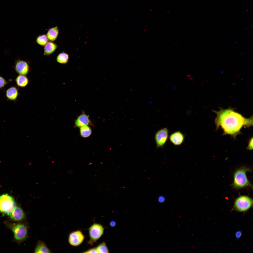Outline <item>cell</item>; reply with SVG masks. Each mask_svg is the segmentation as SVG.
I'll use <instances>...</instances> for the list:
<instances>
[{"label": "cell", "instance_id": "obj_1", "mask_svg": "<svg viewBox=\"0 0 253 253\" xmlns=\"http://www.w3.org/2000/svg\"><path fill=\"white\" fill-rule=\"evenodd\" d=\"M216 115L215 123L216 130L220 127L223 130L222 135H229L234 139L242 134L241 130L243 127H249L253 126V116L246 118L235 112L231 108L227 109L221 108L219 111H213Z\"/></svg>", "mask_w": 253, "mask_h": 253}, {"label": "cell", "instance_id": "obj_2", "mask_svg": "<svg viewBox=\"0 0 253 253\" xmlns=\"http://www.w3.org/2000/svg\"><path fill=\"white\" fill-rule=\"evenodd\" d=\"M249 167L243 166L238 169L235 172L234 175L233 187L238 189L246 187H252V186L248 180L246 173L247 171H251Z\"/></svg>", "mask_w": 253, "mask_h": 253}, {"label": "cell", "instance_id": "obj_3", "mask_svg": "<svg viewBox=\"0 0 253 253\" xmlns=\"http://www.w3.org/2000/svg\"><path fill=\"white\" fill-rule=\"evenodd\" d=\"M16 206L14 199L11 196L7 193L0 196V212L2 213L9 216Z\"/></svg>", "mask_w": 253, "mask_h": 253}, {"label": "cell", "instance_id": "obj_4", "mask_svg": "<svg viewBox=\"0 0 253 253\" xmlns=\"http://www.w3.org/2000/svg\"><path fill=\"white\" fill-rule=\"evenodd\" d=\"M253 204V199L247 196H240L235 200L232 210L245 212L252 207Z\"/></svg>", "mask_w": 253, "mask_h": 253}, {"label": "cell", "instance_id": "obj_5", "mask_svg": "<svg viewBox=\"0 0 253 253\" xmlns=\"http://www.w3.org/2000/svg\"><path fill=\"white\" fill-rule=\"evenodd\" d=\"M104 228L101 224L94 223L88 229L89 240L88 244L93 246L103 234Z\"/></svg>", "mask_w": 253, "mask_h": 253}, {"label": "cell", "instance_id": "obj_6", "mask_svg": "<svg viewBox=\"0 0 253 253\" xmlns=\"http://www.w3.org/2000/svg\"><path fill=\"white\" fill-rule=\"evenodd\" d=\"M15 238L19 241H22L27 238L28 235L27 226L24 224L19 223L14 225L11 227Z\"/></svg>", "mask_w": 253, "mask_h": 253}, {"label": "cell", "instance_id": "obj_7", "mask_svg": "<svg viewBox=\"0 0 253 253\" xmlns=\"http://www.w3.org/2000/svg\"><path fill=\"white\" fill-rule=\"evenodd\" d=\"M168 136V131L166 127L161 129L155 134V139L157 148L163 147L167 141Z\"/></svg>", "mask_w": 253, "mask_h": 253}, {"label": "cell", "instance_id": "obj_8", "mask_svg": "<svg viewBox=\"0 0 253 253\" xmlns=\"http://www.w3.org/2000/svg\"><path fill=\"white\" fill-rule=\"evenodd\" d=\"M85 239V236L80 230L73 231L69 234L68 241L69 244L73 246H77L81 244Z\"/></svg>", "mask_w": 253, "mask_h": 253}, {"label": "cell", "instance_id": "obj_9", "mask_svg": "<svg viewBox=\"0 0 253 253\" xmlns=\"http://www.w3.org/2000/svg\"><path fill=\"white\" fill-rule=\"evenodd\" d=\"M13 68L15 72L19 75H26L29 71V67L28 63L23 60H16Z\"/></svg>", "mask_w": 253, "mask_h": 253}, {"label": "cell", "instance_id": "obj_10", "mask_svg": "<svg viewBox=\"0 0 253 253\" xmlns=\"http://www.w3.org/2000/svg\"><path fill=\"white\" fill-rule=\"evenodd\" d=\"M91 124L89 116L83 112L77 117L75 120L74 127L80 128L84 126Z\"/></svg>", "mask_w": 253, "mask_h": 253}, {"label": "cell", "instance_id": "obj_11", "mask_svg": "<svg viewBox=\"0 0 253 253\" xmlns=\"http://www.w3.org/2000/svg\"><path fill=\"white\" fill-rule=\"evenodd\" d=\"M19 94L18 87L16 86L10 87L5 91V97L8 101H16Z\"/></svg>", "mask_w": 253, "mask_h": 253}, {"label": "cell", "instance_id": "obj_12", "mask_svg": "<svg viewBox=\"0 0 253 253\" xmlns=\"http://www.w3.org/2000/svg\"><path fill=\"white\" fill-rule=\"evenodd\" d=\"M171 142L175 145H179L183 142L185 136L183 134L179 131L175 132L171 134L169 136Z\"/></svg>", "mask_w": 253, "mask_h": 253}, {"label": "cell", "instance_id": "obj_13", "mask_svg": "<svg viewBox=\"0 0 253 253\" xmlns=\"http://www.w3.org/2000/svg\"><path fill=\"white\" fill-rule=\"evenodd\" d=\"M12 219L16 221L22 220L25 215L23 210L19 207L16 206L9 215Z\"/></svg>", "mask_w": 253, "mask_h": 253}, {"label": "cell", "instance_id": "obj_14", "mask_svg": "<svg viewBox=\"0 0 253 253\" xmlns=\"http://www.w3.org/2000/svg\"><path fill=\"white\" fill-rule=\"evenodd\" d=\"M15 81L17 86L21 88L26 87L28 84L29 80L26 75H19L15 78Z\"/></svg>", "mask_w": 253, "mask_h": 253}, {"label": "cell", "instance_id": "obj_15", "mask_svg": "<svg viewBox=\"0 0 253 253\" xmlns=\"http://www.w3.org/2000/svg\"><path fill=\"white\" fill-rule=\"evenodd\" d=\"M57 47V45L52 41L48 42L45 45L44 48V55H49L56 50Z\"/></svg>", "mask_w": 253, "mask_h": 253}, {"label": "cell", "instance_id": "obj_16", "mask_svg": "<svg viewBox=\"0 0 253 253\" xmlns=\"http://www.w3.org/2000/svg\"><path fill=\"white\" fill-rule=\"evenodd\" d=\"M34 253H50L51 251L44 242L38 241L34 250Z\"/></svg>", "mask_w": 253, "mask_h": 253}, {"label": "cell", "instance_id": "obj_17", "mask_svg": "<svg viewBox=\"0 0 253 253\" xmlns=\"http://www.w3.org/2000/svg\"><path fill=\"white\" fill-rule=\"evenodd\" d=\"M59 33L58 28L57 26H56L50 28L47 32L46 36L48 40L53 41L57 38Z\"/></svg>", "mask_w": 253, "mask_h": 253}, {"label": "cell", "instance_id": "obj_18", "mask_svg": "<svg viewBox=\"0 0 253 253\" xmlns=\"http://www.w3.org/2000/svg\"><path fill=\"white\" fill-rule=\"evenodd\" d=\"M80 133L81 136L84 138L89 136L92 134L91 128L88 126H85L80 127Z\"/></svg>", "mask_w": 253, "mask_h": 253}, {"label": "cell", "instance_id": "obj_19", "mask_svg": "<svg viewBox=\"0 0 253 253\" xmlns=\"http://www.w3.org/2000/svg\"><path fill=\"white\" fill-rule=\"evenodd\" d=\"M69 59V56L67 54L65 53L62 52L59 54L57 56L56 61L59 63L65 64L68 62Z\"/></svg>", "mask_w": 253, "mask_h": 253}, {"label": "cell", "instance_id": "obj_20", "mask_svg": "<svg viewBox=\"0 0 253 253\" xmlns=\"http://www.w3.org/2000/svg\"><path fill=\"white\" fill-rule=\"evenodd\" d=\"M98 253H109L108 249L105 242H103L96 247Z\"/></svg>", "mask_w": 253, "mask_h": 253}, {"label": "cell", "instance_id": "obj_21", "mask_svg": "<svg viewBox=\"0 0 253 253\" xmlns=\"http://www.w3.org/2000/svg\"><path fill=\"white\" fill-rule=\"evenodd\" d=\"M48 40L46 35H42L38 36L36 39V41L39 45L44 46L48 42Z\"/></svg>", "mask_w": 253, "mask_h": 253}, {"label": "cell", "instance_id": "obj_22", "mask_svg": "<svg viewBox=\"0 0 253 253\" xmlns=\"http://www.w3.org/2000/svg\"><path fill=\"white\" fill-rule=\"evenodd\" d=\"M8 83L7 80L3 77L0 75V90L3 88Z\"/></svg>", "mask_w": 253, "mask_h": 253}, {"label": "cell", "instance_id": "obj_23", "mask_svg": "<svg viewBox=\"0 0 253 253\" xmlns=\"http://www.w3.org/2000/svg\"><path fill=\"white\" fill-rule=\"evenodd\" d=\"M253 138L252 137L249 140L248 145L246 148V149L249 150H251L253 149Z\"/></svg>", "mask_w": 253, "mask_h": 253}, {"label": "cell", "instance_id": "obj_24", "mask_svg": "<svg viewBox=\"0 0 253 253\" xmlns=\"http://www.w3.org/2000/svg\"><path fill=\"white\" fill-rule=\"evenodd\" d=\"M83 253H97V251L96 247H95L90 249L85 252H83Z\"/></svg>", "mask_w": 253, "mask_h": 253}, {"label": "cell", "instance_id": "obj_25", "mask_svg": "<svg viewBox=\"0 0 253 253\" xmlns=\"http://www.w3.org/2000/svg\"><path fill=\"white\" fill-rule=\"evenodd\" d=\"M242 234V231H237L235 234V236L236 238L238 240L241 237Z\"/></svg>", "mask_w": 253, "mask_h": 253}, {"label": "cell", "instance_id": "obj_26", "mask_svg": "<svg viewBox=\"0 0 253 253\" xmlns=\"http://www.w3.org/2000/svg\"><path fill=\"white\" fill-rule=\"evenodd\" d=\"M164 196L163 195L160 196L158 198V200L160 203H162L164 202L165 200Z\"/></svg>", "mask_w": 253, "mask_h": 253}, {"label": "cell", "instance_id": "obj_27", "mask_svg": "<svg viewBox=\"0 0 253 253\" xmlns=\"http://www.w3.org/2000/svg\"><path fill=\"white\" fill-rule=\"evenodd\" d=\"M116 224V222L114 220H112L109 223L110 226L111 227H114L115 226Z\"/></svg>", "mask_w": 253, "mask_h": 253}, {"label": "cell", "instance_id": "obj_28", "mask_svg": "<svg viewBox=\"0 0 253 253\" xmlns=\"http://www.w3.org/2000/svg\"><path fill=\"white\" fill-rule=\"evenodd\" d=\"M187 75V76L189 78V79L190 80H193V79L192 78V77H191V75H189L188 74Z\"/></svg>", "mask_w": 253, "mask_h": 253}]
</instances>
